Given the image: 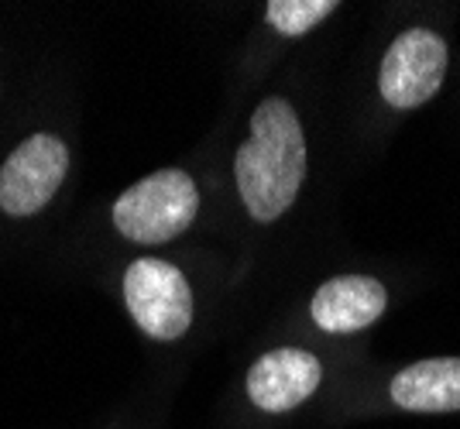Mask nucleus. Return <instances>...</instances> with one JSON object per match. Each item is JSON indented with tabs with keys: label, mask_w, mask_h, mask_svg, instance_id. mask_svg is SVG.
Segmentation results:
<instances>
[{
	"label": "nucleus",
	"mask_w": 460,
	"mask_h": 429,
	"mask_svg": "<svg viewBox=\"0 0 460 429\" xmlns=\"http://www.w3.org/2000/svg\"><path fill=\"white\" fill-rule=\"evenodd\" d=\"M237 193L258 223H271L296 203L306 179V135L286 97H269L251 114V137L234 158Z\"/></svg>",
	"instance_id": "1"
},
{
	"label": "nucleus",
	"mask_w": 460,
	"mask_h": 429,
	"mask_svg": "<svg viewBox=\"0 0 460 429\" xmlns=\"http://www.w3.org/2000/svg\"><path fill=\"white\" fill-rule=\"evenodd\" d=\"M199 214V189L190 172L162 169L117 196L114 227L135 244H165Z\"/></svg>",
	"instance_id": "2"
},
{
	"label": "nucleus",
	"mask_w": 460,
	"mask_h": 429,
	"mask_svg": "<svg viewBox=\"0 0 460 429\" xmlns=\"http://www.w3.org/2000/svg\"><path fill=\"white\" fill-rule=\"evenodd\" d=\"M128 312L152 340H179L192 323V289L172 261L137 258L124 272Z\"/></svg>",
	"instance_id": "3"
},
{
	"label": "nucleus",
	"mask_w": 460,
	"mask_h": 429,
	"mask_svg": "<svg viewBox=\"0 0 460 429\" xmlns=\"http://www.w3.org/2000/svg\"><path fill=\"white\" fill-rule=\"evenodd\" d=\"M450 66L447 41L437 31L409 28L388 45L378 73V90L388 107L395 110H416L440 93L443 76Z\"/></svg>",
	"instance_id": "4"
},
{
	"label": "nucleus",
	"mask_w": 460,
	"mask_h": 429,
	"mask_svg": "<svg viewBox=\"0 0 460 429\" xmlns=\"http://www.w3.org/2000/svg\"><path fill=\"white\" fill-rule=\"evenodd\" d=\"M69 172V148L56 135H31L0 165V210L35 216L52 203Z\"/></svg>",
	"instance_id": "5"
},
{
	"label": "nucleus",
	"mask_w": 460,
	"mask_h": 429,
	"mask_svg": "<svg viewBox=\"0 0 460 429\" xmlns=\"http://www.w3.org/2000/svg\"><path fill=\"white\" fill-rule=\"evenodd\" d=\"M323 381V364L303 347H275L248 371V395L261 412H288L303 406Z\"/></svg>",
	"instance_id": "6"
},
{
	"label": "nucleus",
	"mask_w": 460,
	"mask_h": 429,
	"mask_svg": "<svg viewBox=\"0 0 460 429\" xmlns=\"http://www.w3.org/2000/svg\"><path fill=\"white\" fill-rule=\"evenodd\" d=\"M385 306H388V293L378 278L341 275L316 289L309 312H313V323L323 333H358L371 327L385 312Z\"/></svg>",
	"instance_id": "7"
},
{
	"label": "nucleus",
	"mask_w": 460,
	"mask_h": 429,
	"mask_svg": "<svg viewBox=\"0 0 460 429\" xmlns=\"http://www.w3.org/2000/svg\"><path fill=\"white\" fill-rule=\"evenodd\" d=\"M392 402L405 412H460V357H426L392 378Z\"/></svg>",
	"instance_id": "8"
},
{
	"label": "nucleus",
	"mask_w": 460,
	"mask_h": 429,
	"mask_svg": "<svg viewBox=\"0 0 460 429\" xmlns=\"http://www.w3.org/2000/svg\"><path fill=\"white\" fill-rule=\"evenodd\" d=\"M337 11V0H269L265 18L286 39H303L320 21Z\"/></svg>",
	"instance_id": "9"
}]
</instances>
